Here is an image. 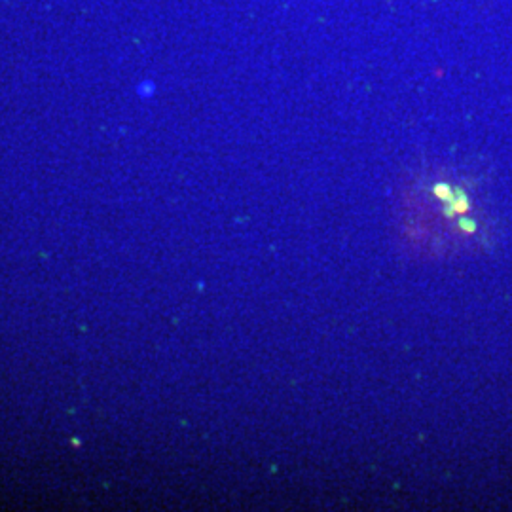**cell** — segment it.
Returning <instances> with one entry per match:
<instances>
[{"mask_svg":"<svg viewBox=\"0 0 512 512\" xmlns=\"http://www.w3.org/2000/svg\"><path fill=\"white\" fill-rule=\"evenodd\" d=\"M471 209V205H469V200H467V196H465V192L463 190H454V198H452V202L446 203V215H448V219H454V217H458V215H465L467 211Z\"/></svg>","mask_w":512,"mask_h":512,"instance_id":"1","label":"cell"},{"mask_svg":"<svg viewBox=\"0 0 512 512\" xmlns=\"http://www.w3.org/2000/svg\"><path fill=\"white\" fill-rule=\"evenodd\" d=\"M433 192H435V196L439 198L440 202L450 203L452 202V198H454V190H452L450 184H435Z\"/></svg>","mask_w":512,"mask_h":512,"instance_id":"2","label":"cell"},{"mask_svg":"<svg viewBox=\"0 0 512 512\" xmlns=\"http://www.w3.org/2000/svg\"><path fill=\"white\" fill-rule=\"evenodd\" d=\"M459 228H461V232H465V234H475L476 232V222L473 219H467V217H461L458 220Z\"/></svg>","mask_w":512,"mask_h":512,"instance_id":"3","label":"cell"}]
</instances>
